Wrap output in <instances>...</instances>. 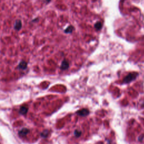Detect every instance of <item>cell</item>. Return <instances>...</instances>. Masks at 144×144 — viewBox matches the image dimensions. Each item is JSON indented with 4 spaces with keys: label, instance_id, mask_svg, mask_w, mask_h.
I'll return each mask as SVG.
<instances>
[{
    "label": "cell",
    "instance_id": "cell-5",
    "mask_svg": "<svg viewBox=\"0 0 144 144\" xmlns=\"http://www.w3.org/2000/svg\"><path fill=\"white\" fill-rule=\"evenodd\" d=\"M82 132L80 129H76L74 131V136L76 138H80L82 136Z\"/></svg>",
    "mask_w": 144,
    "mask_h": 144
},
{
    "label": "cell",
    "instance_id": "cell-7",
    "mask_svg": "<svg viewBox=\"0 0 144 144\" xmlns=\"http://www.w3.org/2000/svg\"><path fill=\"white\" fill-rule=\"evenodd\" d=\"M95 29H96V30H97V31H99V30L100 29L102 28L101 23H100V22L96 23V24H95Z\"/></svg>",
    "mask_w": 144,
    "mask_h": 144
},
{
    "label": "cell",
    "instance_id": "cell-4",
    "mask_svg": "<svg viewBox=\"0 0 144 144\" xmlns=\"http://www.w3.org/2000/svg\"><path fill=\"white\" fill-rule=\"evenodd\" d=\"M27 68V63L24 61H21L18 65V68L20 69H23V70H25V69Z\"/></svg>",
    "mask_w": 144,
    "mask_h": 144
},
{
    "label": "cell",
    "instance_id": "cell-2",
    "mask_svg": "<svg viewBox=\"0 0 144 144\" xmlns=\"http://www.w3.org/2000/svg\"><path fill=\"white\" fill-rule=\"evenodd\" d=\"M22 27V23L20 20H17L16 21L14 24V28L17 31H19Z\"/></svg>",
    "mask_w": 144,
    "mask_h": 144
},
{
    "label": "cell",
    "instance_id": "cell-3",
    "mask_svg": "<svg viewBox=\"0 0 144 144\" xmlns=\"http://www.w3.org/2000/svg\"><path fill=\"white\" fill-rule=\"evenodd\" d=\"M88 114H89V111H88L87 109H82L80 111H78L77 112V114L80 116H82V117H85V116H86Z\"/></svg>",
    "mask_w": 144,
    "mask_h": 144
},
{
    "label": "cell",
    "instance_id": "cell-6",
    "mask_svg": "<svg viewBox=\"0 0 144 144\" xmlns=\"http://www.w3.org/2000/svg\"><path fill=\"white\" fill-rule=\"evenodd\" d=\"M69 64L68 61H67L66 60H64L61 63V69L62 70H66V69H68L69 68Z\"/></svg>",
    "mask_w": 144,
    "mask_h": 144
},
{
    "label": "cell",
    "instance_id": "cell-8",
    "mask_svg": "<svg viewBox=\"0 0 144 144\" xmlns=\"http://www.w3.org/2000/svg\"><path fill=\"white\" fill-rule=\"evenodd\" d=\"M73 27H71V26H70V27H69L68 28H66V29L65 31V32L66 33H71L72 31H73Z\"/></svg>",
    "mask_w": 144,
    "mask_h": 144
},
{
    "label": "cell",
    "instance_id": "cell-9",
    "mask_svg": "<svg viewBox=\"0 0 144 144\" xmlns=\"http://www.w3.org/2000/svg\"><path fill=\"white\" fill-rule=\"evenodd\" d=\"M46 2H49L51 1V0H46Z\"/></svg>",
    "mask_w": 144,
    "mask_h": 144
},
{
    "label": "cell",
    "instance_id": "cell-1",
    "mask_svg": "<svg viewBox=\"0 0 144 144\" xmlns=\"http://www.w3.org/2000/svg\"><path fill=\"white\" fill-rule=\"evenodd\" d=\"M137 76V74L134 73H130L127 76H126L125 77L124 80V83H129L131 82V81L134 80V79L136 78V77Z\"/></svg>",
    "mask_w": 144,
    "mask_h": 144
}]
</instances>
